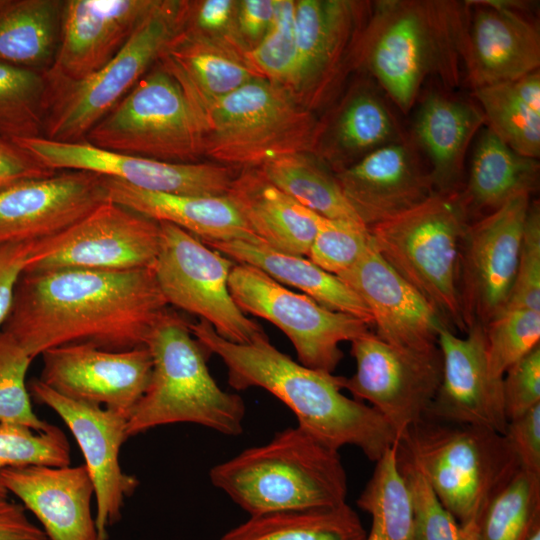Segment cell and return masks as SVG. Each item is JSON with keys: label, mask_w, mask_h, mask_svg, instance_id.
<instances>
[{"label": "cell", "mask_w": 540, "mask_h": 540, "mask_svg": "<svg viewBox=\"0 0 540 540\" xmlns=\"http://www.w3.org/2000/svg\"><path fill=\"white\" fill-rule=\"evenodd\" d=\"M169 307L153 267L25 271L3 331L31 359L72 344L124 351L146 346Z\"/></svg>", "instance_id": "cell-1"}, {"label": "cell", "mask_w": 540, "mask_h": 540, "mask_svg": "<svg viewBox=\"0 0 540 540\" xmlns=\"http://www.w3.org/2000/svg\"><path fill=\"white\" fill-rule=\"evenodd\" d=\"M194 338L227 368L228 384L241 391L262 388L282 401L296 416L297 426L338 450L359 448L376 462L397 437L386 420L365 402L345 396L342 376L294 361L271 344L266 334L245 344L219 336L203 320L189 323Z\"/></svg>", "instance_id": "cell-2"}, {"label": "cell", "mask_w": 540, "mask_h": 540, "mask_svg": "<svg viewBox=\"0 0 540 540\" xmlns=\"http://www.w3.org/2000/svg\"><path fill=\"white\" fill-rule=\"evenodd\" d=\"M469 5L455 0H380L359 46L357 68L408 113L428 77L445 90L460 84Z\"/></svg>", "instance_id": "cell-3"}, {"label": "cell", "mask_w": 540, "mask_h": 540, "mask_svg": "<svg viewBox=\"0 0 540 540\" xmlns=\"http://www.w3.org/2000/svg\"><path fill=\"white\" fill-rule=\"evenodd\" d=\"M209 476L249 516L338 506L348 490L339 451L299 426L215 465Z\"/></svg>", "instance_id": "cell-4"}, {"label": "cell", "mask_w": 540, "mask_h": 540, "mask_svg": "<svg viewBox=\"0 0 540 540\" xmlns=\"http://www.w3.org/2000/svg\"><path fill=\"white\" fill-rule=\"evenodd\" d=\"M146 347L152 358L151 377L128 417V437L176 423L197 424L228 436L242 433L245 404L238 394L222 390L211 376L207 352L188 322L169 309Z\"/></svg>", "instance_id": "cell-5"}, {"label": "cell", "mask_w": 540, "mask_h": 540, "mask_svg": "<svg viewBox=\"0 0 540 540\" xmlns=\"http://www.w3.org/2000/svg\"><path fill=\"white\" fill-rule=\"evenodd\" d=\"M397 456L421 472L460 525L480 519L520 470L504 435L426 417L397 440Z\"/></svg>", "instance_id": "cell-6"}, {"label": "cell", "mask_w": 540, "mask_h": 540, "mask_svg": "<svg viewBox=\"0 0 540 540\" xmlns=\"http://www.w3.org/2000/svg\"><path fill=\"white\" fill-rule=\"evenodd\" d=\"M469 212L458 191H435L411 209L368 228L379 255L435 309L466 332L459 261Z\"/></svg>", "instance_id": "cell-7"}, {"label": "cell", "mask_w": 540, "mask_h": 540, "mask_svg": "<svg viewBox=\"0 0 540 540\" xmlns=\"http://www.w3.org/2000/svg\"><path fill=\"white\" fill-rule=\"evenodd\" d=\"M201 129L203 155L229 167L259 168L316 152L324 122L287 88L259 77L219 100Z\"/></svg>", "instance_id": "cell-8"}, {"label": "cell", "mask_w": 540, "mask_h": 540, "mask_svg": "<svg viewBox=\"0 0 540 540\" xmlns=\"http://www.w3.org/2000/svg\"><path fill=\"white\" fill-rule=\"evenodd\" d=\"M179 0H157L122 50L84 79L48 82L43 138L84 142L89 131L158 62L179 31Z\"/></svg>", "instance_id": "cell-9"}, {"label": "cell", "mask_w": 540, "mask_h": 540, "mask_svg": "<svg viewBox=\"0 0 540 540\" xmlns=\"http://www.w3.org/2000/svg\"><path fill=\"white\" fill-rule=\"evenodd\" d=\"M85 143L150 159L195 163L201 127L180 87L156 63L89 131Z\"/></svg>", "instance_id": "cell-10"}, {"label": "cell", "mask_w": 540, "mask_h": 540, "mask_svg": "<svg viewBox=\"0 0 540 540\" xmlns=\"http://www.w3.org/2000/svg\"><path fill=\"white\" fill-rule=\"evenodd\" d=\"M228 287L242 312L278 327L294 346L298 362L315 370L332 374L343 358L340 344L369 332L362 319L328 309L248 264H234Z\"/></svg>", "instance_id": "cell-11"}, {"label": "cell", "mask_w": 540, "mask_h": 540, "mask_svg": "<svg viewBox=\"0 0 540 540\" xmlns=\"http://www.w3.org/2000/svg\"><path fill=\"white\" fill-rule=\"evenodd\" d=\"M159 224L161 243L153 269L169 306L198 316L233 343H249L265 334L230 294L234 261L174 224Z\"/></svg>", "instance_id": "cell-12"}, {"label": "cell", "mask_w": 540, "mask_h": 540, "mask_svg": "<svg viewBox=\"0 0 540 540\" xmlns=\"http://www.w3.org/2000/svg\"><path fill=\"white\" fill-rule=\"evenodd\" d=\"M159 222L106 200L68 228L34 243L25 271H129L153 267Z\"/></svg>", "instance_id": "cell-13"}, {"label": "cell", "mask_w": 540, "mask_h": 540, "mask_svg": "<svg viewBox=\"0 0 540 540\" xmlns=\"http://www.w3.org/2000/svg\"><path fill=\"white\" fill-rule=\"evenodd\" d=\"M355 373L342 377V389L367 401L386 420L397 440L422 420L441 383L437 346L413 350L392 346L367 332L351 342Z\"/></svg>", "instance_id": "cell-14"}, {"label": "cell", "mask_w": 540, "mask_h": 540, "mask_svg": "<svg viewBox=\"0 0 540 540\" xmlns=\"http://www.w3.org/2000/svg\"><path fill=\"white\" fill-rule=\"evenodd\" d=\"M372 4L349 0L295 1L296 70L290 92L309 110L327 103L357 68Z\"/></svg>", "instance_id": "cell-15"}, {"label": "cell", "mask_w": 540, "mask_h": 540, "mask_svg": "<svg viewBox=\"0 0 540 540\" xmlns=\"http://www.w3.org/2000/svg\"><path fill=\"white\" fill-rule=\"evenodd\" d=\"M530 196L519 193L466 228L459 261V296L466 329L475 323L486 326L507 304Z\"/></svg>", "instance_id": "cell-16"}, {"label": "cell", "mask_w": 540, "mask_h": 540, "mask_svg": "<svg viewBox=\"0 0 540 540\" xmlns=\"http://www.w3.org/2000/svg\"><path fill=\"white\" fill-rule=\"evenodd\" d=\"M52 171H87L134 188L179 195L224 196L237 175L229 166L175 163L43 137L13 141Z\"/></svg>", "instance_id": "cell-17"}, {"label": "cell", "mask_w": 540, "mask_h": 540, "mask_svg": "<svg viewBox=\"0 0 540 540\" xmlns=\"http://www.w3.org/2000/svg\"><path fill=\"white\" fill-rule=\"evenodd\" d=\"M28 391L36 402L53 410L75 438L94 486L98 540H108V529L120 520L126 498L139 485L135 476L122 470L119 461L121 446L129 438V416L64 397L39 379L29 382Z\"/></svg>", "instance_id": "cell-18"}, {"label": "cell", "mask_w": 540, "mask_h": 540, "mask_svg": "<svg viewBox=\"0 0 540 540\" xmlns=\"http://www.w3.org/2000/svg\"><path fill=\"white\" fill-rule=\"evenodd\" d=\"M38 378L69 399L128 416L146 391L152 358L146 346L111 351L72 344L45 351Z\"/></svg>", "instance_id": "cell-19"}, {"label": "cell", "mask_w": 540, "mask_h": 540, "mask_svg": "<svg viewBox=\"0 0 540 540\" xmlns=\"http://www.w3.org/2000/svg\"><path fill=\"white\" fill-rule=\"evenodd\" d=\"M464 337L443 327L438 336L442 355L439 389L424 417L474 425L504 435L502 379L491 376L486 357L485 326L475 323Z\"/></svg>", "instance_id": "cell-20"}, {"label": "cell", "mask_w": 540, "mask_h": 540, "mask_svg": "<svg viewBox=\"0 0 540 540\" xmlns=\"http://www.w3.org/2000/svg\"><path fill=\"white\" fill-rule=\"evenodd\" d=\"M466 2L469 23L463 68L473 90L511 82L539 70V30L520 14L527 2Z\"/></svg>", "instance_id": "cell-21"}, {"label": "cell", "mask_w": 540, "mask_h": 540, "mask_svg": "<svg viewBox=\"0 0 540 540\" xmlns=\"http://www.w3.org/2000/svg\"><path fill=\"white\" fill-rule=\"evenodd\" d=\"M106 201L104 176L57 171L0 190V243L50 237Z\"/></svg>", "instance_id": "cell-22"}, {"label": "cell", "mask_w": 540, "mask_h": 540, "mask_svg": "<svg viewBox=\"0 0 540 540\" xmlns=\"http://www.w3.org/2000/svg\"><path fill=\"white\" fill-rule=\"evenodd\" d=\"M157 0H64L58 50L49 82L86 78L126 45Z\"/></svg>", "instance_id": "cell-23"}, {"label": "cell", "mask_w": 540, "mask_h": 540, "mask_svg": "<svg viewBox=\"0 0 540 540\" xmlns=\"http://www.w3.org/2000/svg\"><path fill=\"white\" fill-rule=\"evenodd\" d=\"M371 313L375 334L403 349L424 350L438 345L448 325L424 297L376 251L372 241L362 257L337 276Z\"/></svg>", "instance_id": "cell-24"}, {"label": "cell", "mask_w": 540, "mask_h": 540, "mask_svg": "<svg viewBox=\"0 0 540 540\" xmlns=\"http://www.w3.org/2000/svg\"><path fill=\"white\" fill-rule=\"evenodd\" d=\"M334 176L367 228L411 209L435 192L410 137L372 151Z\"/></svg>", "instance_id": "cell-25"}, {"label": "cell", "mask_w": 540, "mask_h": 540, "mask_svg": "<svg viewBox=\"0 0 540 540\" xmlns=\"http://www.w3.org/2000/svg\"><path fill=\"white\" fill-rule=\"evenodd\" d=\"M0 483L37 518L48 540H98L94 486L84 464L6 468Z\"/></svg>", "instance_id": "cell-26"}, {"label": "cell", "mask_w": 540, "mask_h": 540, "mask_svg": "<svg viewBox=\"0 0 540 540\" xmlns=\"http://www.w3.org/2000/svg\"><path fill=\"white\" fill-rule=\"evenodd\" d=\"M157 63L178 84L200 127L219 100L262 77L247 60L246 51L181 30Z\"/></svg>", "instance_id": "cell-27"}, {"label": "cell", "mask_w": 540, "mask_h": 540, "mask_svg": "<svg viewBox=\"0 0 540 540\" xmlns=\"http://www.w3.org/2000/svg\"><path fill=\"white\" fill-rule=\"evenodd\" d=\"M226 197L263 244L308 256L322 216L276 187L258 168H243Z\"/></svg>", "instance_id": "cell-28"}, {"label": "cell", "mask_w": 540, "mask_h": 540, "mask_svg": "<svg viewBox=\"0 0 540 540\" xmlns=\"http://www.w3.org/2000/svg\"><path fill=\"white\" fill-rule=\"evenodd\" d=\"M106 200L157 222H168L204 241L263 244L224 196H191L134 188L104 176Z\"/></svg>", "instance_id": "cell-29"}, {"label": "cell", "mask_w": 540, "mask_h": 540, "mask_svg": "<svg viewBox=\"0 0 540 540\" xmlns=\"http://www.w3.org/2000/svg\"><path fill=\"white\" fill-rule=\"evenodd\" d=\"M482 110L448 92L432 91L422 100L411 137L427 155L435 191H458L468 147L483 124Z\"/></svg>", "instance_id": "cell-30"}, {"label": "cell", "mask_w": 540, "mask_h": 540, "mask_svg": "<svg viewBox=\"0 0 540 540\" xmlns=\"http://www.w3.org/2000/svg\"><path fill=\"white\" fill-rule=\"evenodd\" d=\"M203 243L232 261L254 266L277 282L301 290L328 309L355 316L368 325L373 324L370 311L353 290L337 276L321 269L304 256L241 240Z\"/></svg>", "instance_id": "cell-31"}, {"label": "cell", "mask_w": 540, "mask_h": 540, "mask_svg": "<svg viewBox=\"0 0 540 540\" xmlns=\"http://www.w3.org/2000/svg\"><path fill=\"white\" fill-rule=\"evenodd\" d=\"M405 137L384 98L363 86L345 98L330 124L324 123L317 151L334 162L337 172Z\"/></svg>", "instance_id": "cell-32"}, {"label": "cell", "mask_w": 540, "mask_h": 540, "mask_svg": "<svg viewBox=\"0 0 540 540\" xmlns=\"http://www.w3.org/2000/svg\"><path fill=\"white\" fill-rule=\"evenodd\" d=\"M64 0H0V62L46 74L60 41Z\"/></svg>", "instance_id": "cell-33"}, {"label": "cell", "mask_w": 540, "mask_h": 540, "mask_svg": "<svg viewBox=\"0 0 540 540\" xmlns=\"http://www.w3.org/2000/svg\"><path fill=\"white\" fill-rule=\"evenodd\" d=\"M538 179L536 159L518 154L486 128L476 142L467 185L461 193L469 214L472 209L491 212L519 193L531 194Z\"/></svg>", "instance_id": "cell-34"}, {"label": "cell", "mask_w": 540, "mask_h": 540, "mask_svg": "<svg viewBox=\"0 0 540 540\" xmlns=\"http://www.w3.org/2000/svg\"><path fill=\"white\" fill-rule=\"evenodd\" d=\"M366 535L356 511L344 503L249 516L220 540H365Z\"/></svg>", "instance_id": "cell-35"}, {"label": "cell", "mask_w": 540, "mask_h": 540, "mask_svg": "<svg viewBox=\"0 0 540 540\" xmlns=\"http://www.w3.org/2000/svg\"><path fill=\"white\" fill-rule=\"evenodd\" d=\"M276 187L318 215L361 223L334 175L310 154H294L258 168Z\"/></svg>", "instance_id": "cell-36"}, {"label": "cell", "mask_w": 540, "mask_h": 540, "mask_svg": "<svg viewBox=\"0 0 540 540\" xmlns=\"http://www.w3.org/2000/svg\"><path fill=\"white\" fill-rule=\"evenodd\" d=\"M375 463L357 499V506L371 516L365 540H416L411 499L398 466L397 442Z\"/></svg>", "instance_id": "cell-37"}, {"label": "cell", "mask_w": 540, "mask_h": 540, "mask_svg": "<svg viewBox=\"0 0 540 540\" xmlns=\"http://www.w3.org/2000/svg\"><path fill=\"white\" fill-rule=\"evenodd\" d=\"M47 99L44 73L0 62V137H43Z\"/></svg>", "instance_id": "cell-38"}, {"label": "cell", "mask_w": 540, "mask_h": 540, "mask_svg": "<svg viewBox=\"0 0 540 540\" xmlns=\"http://www.w3.org/2000/svg\"><path fill=\"white\" fill-rule=\"evenodd\" d=\"M540 528V477L519 470L480 518V540H529Z\"/></svg>", "instance_id": "cell-39"}, {"label": "cell", "mask_w": 540, "mask_h": 540, "mask_svg": "<svg viewBox=\"0 0 540 540\" xmlns=\"http://www.w3.org/2000/svg\"><path fill=\"white\" fill-rule=\"evenodd\" d=\"M488 128L518 154L537 159L540 155V113L515 91L511 82L473 90Z\"/></svg>", "instance_id": "cell-40"}, {"label": "cell", "mask_w": 540, "mask_h": 540, "mask_svg": "<svg viewBox=\"0 0 540 540\" xmlns=\"http://www.w3.org/2000/svg\"><path fill=\"white\" fill-rule=\"evenodd\" d=\"M486 357L491 376L505 372L522 359L540 340V311L504 309L485 326Z\"/></svg>", "instance_id": "cell-41"}, {"label": "cell", "mask_w": 540, "mask_h": 540, "mask_svg": "<svg viewBox=\"0 0 540 540\" xmlns=\"http://www.w3.org/2000/svg\"><path fill=\"white\" fill-rule=\"evenodd\" d=\"M70 444L64 432L51 424L37 432L26 426L0 423V473L11 467L70 465ZM0 495H7L0 483Z\"/></svg>", "instance_id": "cell-42"}, {"label": "cell", "mask_w": 540, "mask_h": 540, "mask_svg": "<svg viewBox=\"0 0 540 540\" xmlns=\"http://www.w3.org/2000/svg\"><path fill=\"white\" fill-rule=\"evenodd\" d=\"M246 58L265 79L291 89L297 60L295 1L277 0L270 29Z\"/></svg>", "instance_id": "cell-43"}, {"label": "cell", "mask_w": 540, "mask_h": 540, "mask_svg": "<svg viewBox=\"0 0 540 540\" xmlns=\"http://www.w3.org/2000/svg\"><path fill=\"white\" fill-rule=\"evenodd\" d=\"M33 359L7 332L0 331V423L26 426L40 432L50 423L33 411L26 373Z\"/></svg>", "instance_id": "cell-44"}, {"label": "cell", "mask_w": 540, "mask_h": 540, "mask_svg": "<svg viewBox=\"0 0 540 540\" xmlns=\"http://www.w3.org/2000/svg\"><path fill=\"white\" fill-rule=\"evenodd\" d=\"M371 244L368 228L361 223L321 217L308 259L335 276L350 269Z\"/></svg>", "instance_id": "cell-45"}, {"label": "cell", "mask_w": 540, "mask_h": 540, "mask_svg": "<svg viewBox=\"0 0 540 540\" xmlns=\"http://www.w3.org/2000/svg\"><path fill=\"white\" fill-rule=\"evenodd\" d=\"M412 505L416 540H458L460 524L444 507L421 472L398 458Z\"/></svg>", "instance_id": "cell-46"}, {"label": "cell", "mask_w": 540, "mask_h": 540, "mask_svg": "<svg viewBox=\"0 0 540 540\" xmlns=\"http://www.w3.org/2000/svg\"><path fill=\"white\" fill-rule=\"evenodd\" d=\"M504 309L540 311V206L527 213L514 283Z\"/></svg>", "instance_id": "cell-47"}, {"label": "cell", "mask_w": 540, "mask_h": 540, "mask_svg": "<svg viewBox=\"0 0 540 540\" xmlns=\"http://www.w3.org/2000/svg\"><path fill=\"white\" fill-rule=\"evenodd\" d=\"M236 0H180L179 30L246 51L237 31Z\"/></svg>", "instance_id": "cell-48"}, {"label": "cell", "mask_w": 540, "mask_h": 540, "mask_svg": "<svg viewBox=\"0 0 540 540\" xmlns=\"http://www.w3.org/2000/svg\"><path fill=\"white\" fill-rule=\"evenodd\" d=\"M502 390L508 421L540 404V345L505 372Z\"/></svg>", "instance_id": "cell-49"}, {"label": "cell", "mask_w": 540, "mask_h": 540, "mask_svg": "<svg viewBox=\"0 0 540 540\" xmlns=\"http://www.w3.org/2000/svg\"><path fill=\"white\" fill-rule=\"evenodd\" d=\"M504 437L520 470L540 477V404L508 421Z\"/></svg>", "instance_id": "cell-50"}, {"label": "cell", "mask_w": 540, "mask_h": 540, "mask_svg": "<svg viewBox=\"0 0 540 540\" xmlns=\"http://www.w3.org/2000/svg\"><path fill=\"white\" fill-rule=\"evenodd\" d=\"M35 241L0 243V326L10 313L16 286L27 268Z\"/></svg>", "instance_id": "cell-51"}, {"label": "cell", "mask_w": 540, "mask_h": 540, "mask_svg": "<svg viewBox=\"0 0 540 540\" xmlns=\"http://www.w3.org/2000/svg\"><path fill=\"white\" fill-rule=\"evenodd\" d=\"M54 173L18 144L0 137V190L23 180Z\"/></svg>", "instance_id": "cell-52"}, {"label": "cell", "mask_w": 540, "mask_h": 540, "mask_svg": "<svg viewBox=\"0 0 540 540\" xmlns=\"http://www.w3.org/2000/svg\"><path fill=\"white\" fill-rule=\"evenodd\" d=\"M277 0H240L237 9V31L246 51L254 48L273 22Z\"/></svg>", "instance_id": "cell-53"}, {"label": "cell", "mask_w": 540, "mask_h": 540, "mask_svg": "<svg viewBox=\"0 0 540 540\" xmlns=\"http://www.w3.org/2000/svg\"><path fill=\"white\" fill-rule=\"evenodd\" d=\"M0 540H48L41 527L27 516L22 504L0 495Z\"/></svg>", "instance_id": "cell-54"}, {"label": "cell", "mask_w": 540, "mask_h": 540, "mask_svg": "<svg viewBox=\"0 0 540 540\" xmlns=\"http://www.w3.org/2000/svg\"><path fill=\"white\" fill-rule=\"evenodd\" d=\"M520 98L534 111L540 113V73L531 72L521 78L511 81Z\"/></svg>", "instance_id": "cell-55"}, {"label": "cell", "mask_w": 540, "mask_h": 540, "mask_svg": "<svg viewBox=\"0 0 540 540\" xmlns=\"http://www.w3.org/2000/svg\"><path fill=\"white\" fill-rule=\"evenodd\" d=\"M458 540H480V519H473L460 525Z\"/></svg>", "instance_id": "cell-56"}, {"label": "cell", "mask_w": 540, "mask_h": 540, "mask_svg": "<svg viewBox=\"0 0 540 540\" xmlns=\"http://www.w3.org/2000/svg\"><path fill=\"white\" fill-rule=\"evenodd\" d=\"M529 540H540V528L536 529Z\"/></svg>", "instance_id": "cell-57"}]
</instances>
